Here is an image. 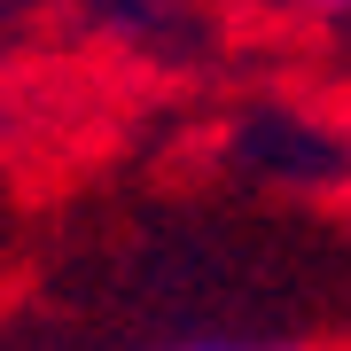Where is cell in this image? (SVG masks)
Returning <instances> with one entry per match:
<instances>
[{
    "label": "cell",
    "mask_w": 351,
    "mask_h": 351,
    "mask_svg": "<svg viewBox=\"0 0 351 351\" xmlns=\"http://www.w3.org/2000/svg\"><path fill=\"white\" fill-rule=\"evenodd\" d=\"M164 351H297V343H258V336H188V343H164Z\"/></svg>",
    "instance_id": "cell-1"
},
{
    "label": "cell",
    "mask_w": 351,
    "mask_h": 351,
    "mask_svg": "<svg viewBox=\"0 0 351 351\" xmlns=\"http://www.w3.org/2000/svg\"><path fill=\"white\" fill-rule=\"evenodd\" d=\"M281 8H304V16H351V0H281Z\"/></svg>",
    "instance_id": "cell-2"
}]
</instances>
